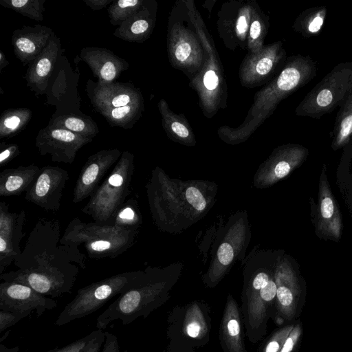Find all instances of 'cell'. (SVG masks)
Masks as SVG:
<instances>
[{
  "mask_svg": "<svg viewBox=\"0 0 352 352\" xmlns=\"http://www.w3.org/2000/svg\"><path fill=\"white\" fill-rule=\"evenodd\" d=\"M331 146L333 150L349 144L352 137V93L340 107L333 130Z\"/></svg>",
  "mask_w": 352,
  "mask_h": 352,
  "instance_id": "cell-28",
  "label": "cell"
},
{
  "mask_svg": "<svg viewBox=\"0 0 352 352\" xmlns=\"http://www.w3.org/2000/svg\"><path fill=\"white\" fill-rule=\"evenodd\" d=\"M186 12L202 45L205 60L200 72L190 80L189 86L199 97V104L205 117L212 118L227 106L228 87L224 71L213 40L193 1H183Z\"/></svg>",
  "mask_w": 352,
  "mask_h": 352,
  "instance_id": "cell-3",
  "label": "cell"
},
{
  "mask_svg": "<svg viewBox=\"0 0 352 352\" xmlns=\"http://www.w3.org/2000/svg\"><path fill=\"white\" fill-rule=\"evenodd\" d=\"M104 341V331L97 329L94 337L89 341L82 352H100Z\"/></svg>",
  "mask_w": 352,
  "mask_h": 352,
  "instance_id": "cell-39",
  "label": "cell"
},
{
  "mask_svg": "<svg viewBox=\"0 0 352 352\" xmlns=\"http://www.w3.org/2000/svg\"><path fill=\"white\" fill-rule=\"evenodd\" d=\"M97 331L94 330L85 337L72 342L62 347H56L45 352H82L89 341L94 337Z\"/></svg>",
  "mask_w": 352,
  "mask_h": 352,
  "instance_id": "cell-36",
  "label": "cell"
},
{
  "mask_svg": "<svg viewBox=\"0 0 352 352\" xmlns=\"http://www.w3.org/2000/svg\"><path fill=\"white\" fill-rule=\"evenodd\" d=\"M144 110V100L125 106L99 109L100 113L111 126L131 129L141 118Z\"/></svg>",
  "mask_w": 352,
  "mask_h": 352,
  "instance_id": "cell-26",
  "label": "cell"
},
{
  "mask_svg": "<svg viewBox=\"0 0 352 352\" xmlns=\"http://www.w3.org/2000/svg\"><path fill=\"white\" fill-rule=\"evenodd\" d=\"M25 213L10 212L5 201L0 203V274L3 273L16 257L21 255L20 243L23 239Z\"/></svg>",
  "mask_w": 352,
  "mask_h": 352,
  "instance_id": "cell-16",
  "label": "cell"
},
{
  "mask_svg": "<svg viewBox=\"0 0 352 352\" xmlns=\"http://www.w3.org/2000/svg\"><path fill=\"white\" fill-rule=\"evenodd\" d=\"M9 65V61L6 59L5 54L3 51H0V72H2L3 69Z\"/></svg>",
  "mask_w": 352,
  "mask_h": 352,
  "instance_id": "cell-49",
  "label": "cell"
},
{
  "mask_svg": "<svg viewBox=\"0 0 352 352\" xmlns=\"http://www.w3.org/2000/svg\"><path fill=\"white\" fill-rule=\"evenodd\" d=\"M49 126L65 129L82 136L93 139L99 133L96 122L85 115H63L52 118Z\"/></svg>",
  "mask_w": 352,
  "mask_h": 352,
  "instance_id": "cell-27",
  "label": "cell"
},
{
  "mask_svg": "<svg viewBox=\"0 0 352 352\" xmlns=\"http://www.w3.org/2000/svg\"><path fill=\"white\" fill-rule=\"evenodd\" d=\"M87 85L89 98L96 111L144 100L140 90L131 83L113 82L100 84L89 80Z\"/></svg>",
  "mask_w": 352,
  "mask_h": 352,
  "instance_id": "cell-17",
  "label": "cell"
},
{
  "mask_svg": "<svg viewBox=\"0 0 352 352\" xmlns=\"http://www.w3.org/2000/svg\"><path fill=\"white\" fill-rule=\"evenodd\" d=\"M226 329L228 336L230 339V341L234 340V339L235 340V338L237 340L239 339L241 327L240 323L236 318H232L228 320Z\"/></svg>",
  "mask_w": 352,
  "mask_h": 352,
  "instance_id": "cell-43",
  "label": "cell"
},
{
  "mask_svg": "<svg viewBox=\"0 0 352 352\" xmlns=\"http://www.w3.org/2000/svg\"><path fill=\"white\" fill-rule=\"evenodd\" d=\"M157 107L163 129L168 136L184 143L194 142L195 136L192 128L184 115L172 111L164 98L160 100Z\"/></svg>",
  "mask_w": 352,
  "mask_h": 352,
  "instance_id": "cell-24",
  "label": "cell"
},
{
  "mask_svg": "<svg viewBox=\"0 0 352 352\" xmlns=\"http://www.w3.org/2000/svg\"><path fill=\"white\" fill-rule=\"evenodd\" d=\"M41 168L34 164L6 168L0 173V195H19L26 192L37 178Z\"/></svg>",
  "mask_w": 352,
  "mask_h": 352,
  "instance_id": "cell-23",
  "label": "cell"
},
{
  "mask_svg": "<svg viewBox=\"0 0 352 352\" xmlns=\"http://www.w3.org/2000/svg\"><path fill=\"white\" fill-rule=\"evenodd\" d=\"M270 26L269 17L254 1L250 25L248 35L247 50L248 54L256 53L264 46V40Z\"/></svg>",
  "mask_w": 352,
  "mask_h": 352,
  "instance_id": "cell-29",
  "label": "cell"
},
{
  "mask_svg": "<svg viewBox=\"0 0 352 352\" xmlns=\"http://www.w3.org/2000/svg\"><path fill=\"white\" fill-rule=\"evenodd\" d=\"M254 1L225 2L218 13L217 27L225 46L231 50H247L248 35Z\"/></svg>",
  "mask_w": 352,
  "mask_h": 352,
  "instance_id": "cell-10",
  "label": "cell"
},
{
  "mask_svg": "<svg viewBox=\"0 0 352 352\" xmlns=\"http://www.w3.org/2000/svg\"><path fill=\"white\" fill-rule=\"evenodd\" d=\"M45 0H0V4L32 20H43Z\"/></svg>",
  "mask_w": 352,
  "mask_h": 352,
  "instance_id": "cell-32",
  "label": "cell"
},
{
  "mask_svg": "<svg viewBox=\"0 0 352 352\" xmlns=\"http://www.w3.org/2000/svg\"><path fill=\"white\" fill-rule=\"evenodd\" d=\"M157 3L145 1L142 8L132 16L122 23L113 32L118 38L142 43L151 35L156 22Z\"/></svg>",
  "mask_w": 352,
  "mask_h": 352,
  "instance_id": "cell-22",
  "label": "cell"
},
{
  "mask_svg": "<svg viewBox=\"0 0 352 352\" xmlns=\"http://www.w3.org/2000/svg\"><path fill=\"white\" fill-rule=\"evenodd\" d=\"M100 352H120L118 340L116 335L104 331V341Z\"/></svg>",
  "mask_w": 352,
  "mask_h": 352,
  "instance_id": "cell-41",
  "label": "cell"
},
{
  "mask_svg": "<svg viewBox=\"0 0 352 352\" xmlns=\"http://www.w3.org/2000/svg\"><path fill=\"white\" fill-rule=\"evenodd\" d=\"M282 41L264 45L256 53L248 54L243 60L239 72L241 85L253 88L270 78L287 60Z\"/></svg>",
  "mask_w": 352,
  "mask_h": 352,
  "instance_id": "cell-11",
  "label": "cell"
},
{
  "mask_svg": "<svg viewBox=\"0 0 352 352\" xmlns=\"http://www.w3.org/2000/svg\"><path fill=\"white\" fill-rule=\"evenodd\" d=\"M138 222L137 204L135 200L129 199L121 206L109 223L126 228L135 230Z\"/></svg>",
  "mask_w": 352,
  "mask_h": 352,
  "instance_id": "cell-34",
  "label": "cell"
},
{
  "mask_svg": "<svg viewBox=\"0 0 352 352\" xmlns=\"http://www.w3.org/2000/svg\"><path fill=\"white\" fill-rule=\"evenodd\" d=\"M60 238L58 220L41 218L14 260L18 270L1 274L0 279L24 284L52 298L71 293L86 258L79 248L60 244Z\"/></svg>",
  "mask_w": 352,
  "mask_h": 352,
  "instance_id": "cell-1",
  "label": "cell"
},
{
  "mask_svg": "<svg viewBox=\"0 0 352 352\" xmlns=\"http://www.w3.org/2000/svg\"><path fill=\"white\" fill-rule=\"evenodd\" d=\"M134 170V156L123 151L108 177L89 197L82 212L94 222L109 223L125 202Z\"/></svg>",
  "mask_w": 352,
  "mask_h": 352,
  "instance_id": "cell-5",
  "label": "cell"
},
{
  "mask_svg": "<svg viewBox=\"0 0 352 352\" xmlns=\"http://www.w3.org/2000/svg\"><path fill=\"white\" fill-rule=\"evenodd\" d=\"M318 230L324 237L338 241L342 234V217L333 196L323 166L319 182Z\"/></svg>",
  "mask_w": 352,
  "mask_h": 352,
  "instance_id": "cell-20",
  "label": "cell"
},
{
  "mask_svg": "<svg viewBox=\"0 0 352 352\" xmlns=\"http://www.w3.org/2000/svg\"><path fill=\"white\" fill-rule=\"evenodd\" d=\"M280 349L279 342L276 340L270 341L265 346V352H278Z\"/></svg>",
  "mask_w": 352,
  "mask_h": 352,
  "instance_id": "cell-48",
  "label": "cell"
},
{
  "mask_svg": "<svg viewBox=\"0 0 352 352\" xmlns=\"http://www.w3.org/2000/svg\"><path fill=\"white\" fill-rule=\"evenodd\" d=\"M57 307V302L36 292L24 284L2 281L0 283V309L14 312L35 311L41 316Z\"/></svg>",
  "mask_w": 352,
  "mask_h": 352,
  "instance_id": "cell-14",
  "label": "cell"
},
{
  "mask_svg": "<svg viewBox=\"0 0 352 352\" xmlns=\"http://www.w3.org/2000/svg\"><path fill=\"white\" fill-rule=\"evenodd\" d=\"M113 0H85V3L94 11L100 10L111 5Z\"/></svg>",
  "mask_w": 352,
  "mask_h": 352,
  "instance_id": "cell-45",
  "label": "cell"
},
{
  "mask_svg": "<svg viewBox=\"0 0 352 352\" xmlns=\"http://www.w3.org/2000/svg\"><path fill=\"white\" fill-rule=\"evenodd\" d=\"M0 166L3 167L20 153L19 147L16 144H0Z\"/></svg>",
  "mask_w": 352,
  "mask_h": 352,
  "instance_id": "cell-37",
  "label": "cell"
},
{
  "mask_svg": "<svg viewBox=\"0 0 352 352\" xmlns=\"http://www.w3.org/2000/svg\"><path fill=\"white\" fill-rule=\"evenodd\" d=\"M167 52L172 67L190 80L200 72L204 63V50L195 28L193 30L180 21L169 20Z\"/></svg>",
  "mask_w": 352,
  "mask_h": 352,
  "instance_id": "cell-9",
  "label": "cell"
},
{
  "mask_svg": "<svg viewBox=\"0 0 352 352\" xmlns=\"http://www.w3.org/2000/svg\"><path fill=\"white\" fill-rule=\"evenodd\" d=\"M162 302L163 298L157 284L146 272H140L131 287L121 294L97 318L96 327L104 331L116 320H121L124 325L129 324L140 316L146 318Z\"/></svg>",
  "mask_w": 352,
  "mask_h": 352,
  "instance_id": "cell-6",
  "label": "cell"
},
{
  "mask_svg": "<svg viewBox=\"0 0 352 352\" xmlns=\"http://www.w3.org/2000/svg\"><path fill=\"white\" fill-rule=\"evenodd\" d=\"M276 292V284L272 280H270L267 285L260 290V296L263 301L269 302L275 298Z\"/></svg>",
  "mask_w": 352,
  "mask_h": 352,
  "instance_id": "cell-42",
  "label": "cell"
},
{
  "mask_svg": "<svg viewBox=\"0 0 352 352\" xmlns=\"http://www.w3.org/2000/svg\"><path fill=\"white\" fill-rule=\"evenodd\" d=\"M61 52L60 38L53 32L47 47L29 65L24 78L27 86L36 95L45 93L52 73Z\"/></svg>",
  "mask_w": 352,
  "mask_h": 352,
  "instance_id": "cell-18",
  "label": "cell"
},
{
  "mask_svg": "<svg viewBox=\"0 0 352 352\" xmlns=\"http://www.w3.org/2000/svg\"><path fill=\"white\" fill-rule=\"evenodd\" d=\"M30 312H14L0 309V333L30 315Z\"/></svg>",
  "mask_w": 352,
  "mask_h": 352,
  "instance_id": "cell-35",
  "label": "cell"
},
{
  "mask_svg": "<svg viewBox=\"0 0 352 352\" xmlns=\"http://www.w3.org/2000/svg\"><path fill=\"white\" fill-rule=\"evenodd\" d=\"M32 116L30 109L20 107L5 110L0 118V138H10L23 131Z\"/></svg>",
  "mask_w": 352,
  "mask_h": 352,
  "instance_id": "cell-30",
  "label": "cell"
},
{
  "mask_svg": "<svg viewBox=\"0 0 352 352\" xmlns=\"http://www.w3.org/2000/svg\"><path fill=\"white\" fill-rule=\"evenodd\" d=\"M352 93V60L336 65L301 100L298 116L319 119L340 107Z\"/></svg>",
  "mask_w": 352,
  "mask_h": 352,
  "instance_id": "cell-7",
  "label": "cell"
},
{
  "mask_svg": "<svg viewBox=\"0 0 352 352\" xmlns=\"http://www.w3.org/2000/svg\"><path fill=\"white\" fill-rule=\"evenodd\" d=\"M296 340L297 334L294 333L285 340L280 352H292Z\"/></svg>",
  "mask_w": 352,
  "mask_h": 352,
  "instance_id": "cell-46",
  "label": "cell"
},
{
  "mask_svg": "<svg viewBox=\"0 0 352 352\" xmlns=\"http://www.w3.org/2000/svg\"><path fill=\"white\" fill-rule=\"evenodd\" d=\"M327 13L324 6L307 8L296 17L292 29L305 38L317 36L324 27Z\"/></svg>",
  "mask_w": 352,
  "mask_h": 352,
  "instance_id": "cell-25",
  "label": "cell"
},
{
  "mask_svg": "<svg viewBox=\"0 0 352 352\" xmlns=\"http://www.w3.org/2000/svg\"><path fill=\"white\" fill-rule=\"evenodd\" d=\"M144 2V0L113 1L107 9L110 23L113 25H120L135 14Z\"/></svg>",
  "mask_w": 352,
  "mask_h": 352,
  "instance_id": "cell-33",
  "label": "cell"
},
{
  "mask_svg": "<svg viewBox=\"0 0 352 352\" xmlns=\"http://www.w3.org/2000/svg\"><path fill=\"white\" fill-rule=\"evenodd\" d=\"M0 352H19V346H16L9 348L3 344H0Z\"/></svg>",
  "mask_w": 352,
  "mask_h": 352,
  "instance_id": "cell-50",
  "label": "cell"
},
{
  "mask_svg": "<svg viewBox=\"0 0 352 352\" xmlns=\"http://www.w3.org/2000/svg\"><path fill=\"white\" fill-rule=\"evenodd\" d=\"M269 280L268 275L264 272H261L254 278L252 286L256 290L260 291L267 285Z\"/></svg>",
  "mask_w": 352,
  "mask_h": 352,
  "instance_id": "cell-44",
  "label": "cell"
},
{
  "mask_svg": "<svg viewBox=\"0 0 352 352\" xmlns=\"http://www.w3.org/2000/svg\"><path fill=\"white\" fill-rule=\"evenodd\" d=\"M217 256L221 264L224 265L230 264L234 257L232 247L228 243H222L218 249Z\"/></svg>",
  "mask_w": 352,
  "mask_h": 352,
  "instance_id": "cell-40",
  "label": "cell"
},
{
  "mask_svg": "<svg viewBox=\"0 0 352 352\" xmlns=\"http://www.w3.org/2000/svg\"><path fill=\"white\" fill-rule=\"evenodd\" d=\"M316 75V63L309 56H289L279 74L255 94L243 123L236 127L221 126L217 130L218 135L229 143L245 141L274 112L283 100Z\"/></svg>",
  "mask_w": 352,
  "mask_h": 352,
  "instance_id": "cell-2",
  "label": "cell"
},
{
  "mask_svg": "<svg viewBox=\"0 0 352 352\" xmlns=\"http://www.w3.org/2000/svg\"><path fill=\"white\" fill-rule=\"evenodd\" d=\"M122 153L118 148L103 149L88 157L80 170L74 189L72 201L74 204L91 196L107 171L118 162Z\"/></svg>",
  "mask_w": 352,
  "mask_h": 352,
  "instance_id": "cell-15",
  "label": "cell"
},
{
  "mask_svg": "<svg viewBox=\"0 0 352 352\" xmlns=\"http://www.w3.org/2000/svg\"><path fill=\"white\" fill-rule=\"evenodd\" d=\"M186 197L188 202L197 210L201 211L206 208V200L197 188L189 187L186 191Z\"/></svg>",
  "mask_w": 352,
  "mask_h": 352,
  "instance_id": "cell-38",
  "label": "cell"
},
{
  "mask_svg": "<svg viewBox=\"0 0 352 352\" xmlns=\"http://www.w3.org/2000/svg\"><path fill=\"white\" fill-rule=\"evenodd\" d=\"M79 56L88 65L100 84L115 82L129 66L124 59L107 48L84 47L80 50Z\"/></svg>",
  "mask_w": 352,
  "mask_h": 352,
  "instance_id": "cell-21",
  "label": "cell"
},
{
  "mask_svg": "<svg viewBox=\"0 0 352 352\" xmlns=\"http://www.w3.org/2000/svg\"><path fill=\"white\" fill-rule=\"evenodd\" d=\"M140 272H124L86 285L60 312L55 324L63 326L98 310L109 300L128 290Z\"/></svg>",
  "mask_w": 352,
  "mask_h": 352,
  "instance_id": "cell-8",
  "label": "cell"
},
{
  "mask_svg": "<svg viewBox=\"0 0 352 352\" xmlns=\"http://www.w3.org/2000/svg\"><path fill=\"white\" fill-rule=\"evenodd\" d=\"M52 30L42 25H23L14 31L11 43L16 57L24 65H30L48 45Z\"/></svg>",
  "mask_w": 352,
  "mask_h": 352,
  "instance_id": "cell-19",
  "label": "cell"
},
{
  "mask_svg": "<svg viewBox=\"0 0 352 352\" xmlns=\"http://www.w3.org/2000/svg\"><path fill=\"white\" fill-rule=\"evenodd\" d=\"M92 140L72 131L47 125L38 131L35 145L41 155H50L52 162L72 164L78 151Z\"/></svg>",
  "mask_w": 352,
  "mask_h": 352,
  "instance_id": "cell-12",
  "label": "cell"
},
{
  "mask_svg": "<svg viewBox=\"0 0 352 352\" xmlns=\"http://www.w3.org/2000/svg\"><path fill=\"white\" fill-rule=\"evenodd\" d=\"M280 277V283L277 286L276 297L280 307L285 310L292 308L297 298V285L296 277L290 268L284 266L281 270Z\"/></svg>",
  "mask_w": 352,
  "mask_h": 352,
  "instance_id": "cell-31",
  "label": "cell"
},
{
  "mask_svg": "<svg viewBox=\"0 0 352 352\" xmlns=\"http://www.w3.org/2000/svg\"><path fill=\"white\" fill-rule=\"evenodd\" d=\"M135 234V230L111 223H86L75 217L66 227L60 243L76 248L83 246L92 258H113L133 245Z\"/></svg>",
  "mask_w": 352,
  "mask_h": 352,
  "instance_id": "cell-4",
  "label": "cell"
},
{
  "mask_svg": "<svg viewBox=\"0 0 352 352\" xmlns=\"http://www.w3.org/2000/svg\"><path fill=\"white\" fill-rule=\"evenodd\" d=\"M68 179V172L59 166L42 167L26 191L25 199L46 211L55 212L60 208L63 192Z\"/></svg>",
  "mask_w": 352,
  "mask_h": 352,
  "instance_id": "cell-13",
  "label": "cell"
},
{
  "mask_svg": "<svg viewBox=\"0 0 352 352\" xmlns=\"http://www.w3.org/2000/svg\"><path fill=\"white\" fill-rule=\"evenodd\" d=\"M201 327L196 322H190L186 327V333L190 338H197L199 335Z\"/></svg>",
  "mask_w": 352,
  "mask_h": 352,
  "instance_id": "cell-47",
  "label": "cell"
}]
</instances>
